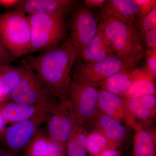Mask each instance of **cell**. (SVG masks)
I'll use <instances>...</instances> for the list:
<instances>
[{"label":"cell","mask_w":156,"mask_h":156,"mask_svg":"<svg viewBox=\"0 0 156 156\" xmlns=\"http://www.w3.org/2000/svg\"><path fill=\"white\" fill-rule=\"evenodd\" d=\"M98 104L106 115L117 120L124 116V101L119 96L101 89L98 90Z\"/></svg>","instance_id":"18"},{"label":"cell","mask_w":156,"mask_h":156,"mask_svg":"<svg viewBox=\"0 0 156 156\" xmlns=\"http://www.w3.org/2000/svg\"><path fill=\"white\" fill-rule=\"evenodd\" d=\"M146 67L154 77L156 75V48L149 49L145 52Z\"/></svg>","instance_id":"26"},{"label":"cell","mask_w":156,"mask_h":156,"mask_svg":"<svg viewBox=\"0 0 156 156\" xmlns=\"http://www.w3.org/2000/svg\"><path fill=\"white\" fill-rule=\"evenodd\" d=\"M136 65L114 55L101 61L80 65L75 70L73 80L96 87L109 77L133 69Z\"/></svg>","instance_id":"6"},{"label":"cell","mask_w":156,"mask_h":156,"mask_svg":"<svg viewBox=\"0 0 156 156\" xmlns=\"http://www.w3.org/2000/svg\"><path fill=\"white\" fill-rule=\"evenodd\" d=\"M114 55L115 54L110 45L104 36L102 32L98 28L95 35L83 50L78 58H82L84 59L85 63H89L101 61Z\"/></svg>","instance_id":"15"},{"label":"cell","mask_w":156,"mask_h":156,"mask_svg":"<svg viewBox=\"0 0 156 156\" xmlns=\"http://www.w3.org/2000/svg\"><path fill=\"white\" fill-rule=\"evenodd\" d=\"M45 124L46 134L50 139L65 145L76 133L80 126L67 98L60 100Z\"/></svg>","instance_id":"7"},{"label":"cell","mask_w":156,"mask_h":156,"mask_svg":"<svg viewBox=\"0 0 156 156\" xmlns=\"http://www.w3.org/2000/svg\"><path fill=\"white\" fill-rule=\"evenodd\" d=\"M139 10V20L151 11L156 8L155 0H135Z\"/></svg>","instance_id":"27"},{"label":"cell","mask_w":156,"mask_h":156,"mask_svg":"<svg viewBox=\"0 0 156 156\" xmlns=\"http://www.w3.org/2000/svg\"><path fill=\"white\" fill-rule=\"evenodd\" d=\"M77 1L73 0H21L16 10L27 15L42 14L61 15L72 12Z\"/></svg>","instance_id":"11"},{"label":"cell","mask_w":156,"mask_h":156,"mask_svg":"<svg viewBox=\"0 0 156 156\" xmlns=\"http://www.w3.org/2000/svg\"><path fill=\"white\" fill-rule=\"evenodd\" d=\"M98 90L75 80L71 81L66 98L79 123L91 118L98 106Z\"/></svg>","instance_id":"9"},{"label":"cell","mask_w":156,"mask_h":156,"mask_svg":"<svg viewBox=\"0 0 156 156\" xmlns=\"http://www.w3.org/2000/svg\"><path fill=\"white\" fill-rule=\"evenodd\" d=\"M130 111L140 119L146 120L151 116V112L146 108L140 97L129 98L127 102Z\"/></svg>","instance_id":"23"},{"label":"cell","mask_w":156,"mask_h":156,"mask_svg":"<svg viewBox=\"0 0 156 156\" xmlns=\"http://www.w3.org/2000/svg\"><path fill=\"white\" fill-rule=\"evenodd\" d=\"M107 139L103 134L93 132L88 136L87 149L91 153L98 154L106 146Z\"/></svg>","instance_id":"22"},{"label":"cell","mask_w":156,"mask_h":156,"mask_svg":"<svg viewBox=\"0 0 156 156\" xmlns=\"http://www.w3.org/2000/svg\"><path fill=\"white\" fill-rule=\"evenodd\" d=\"M0 113L8 122H22L50 114L44 109L11 101L3 105Z\"/></svg>","instance_id":"14"},{"label":"cell","mask_w":156,"mask_h":156,"mask_svg":"<svg viewBox=\"0 0 156 156\" xmlns=\"http://www.w3.org/2000/svg\"><path fill=\"white\" fill-rule=\"evenodd\" d=\"M106 1L105 0H85L83 5L88 8H101L104 5Z\"/></svg>","instance_id":"32"},{"label":"cell","mask_w":156,"mask_h":156,"mask_svg":"<svg viewBox=\"0 0 156 156\" xmlns=\"http://www.w3.org/2000/svg\"><path fill=\"white\" fill-rule=\"evenodd\" d=\"M142 38L143 41L149 49L156 48V27L146 33Z\"/></svg>","instance_id":"29"},{"label":"cell","mask_w":156,"mask_h":156,"mask_svg":"<svg viewBox=\"0 0 156 156\" xmlns=\"http://www.w3.org/2000/svg\"><path fill=\"white\" fill-rule=\"evenodd\" d=\"M118 154L117 151L114 149L106 150L104 151L103 152L100 154H98L95 156H118Z\"/></svg>","instance_id":"33"},{"label":"cell","mask_w":156,"mask_h":156,"mask_svg":"<svg viewBox=\"0 0 156 156\" xmlns=\"http://www.w3.org/2000/svg\"><path fill=\"white\" fill-rule=\"evenodd\" d=\"M24 71L22 63L0 65V101L10 100L12 92L19 83Z\"/></svg>","instance_id":"16"},{"label":"cell","mask_w":156,"mask_h":156,"mask_svg":"<svg viewBox=\"0 0 156 156\" xmlns=\"http://www.w3.org/2000/svg\"><path fill=\"white\" fill-rule=\"evenodd\" d=\"M66 145L50 139L40 130L23 151L24 156H64Z\"/></svg>","instance_id":"13"},{"label":"cell","mask_w":156,"mask_h":156,"mask_svg":"<svg viewBox=\"0 0 156 156\" xmlns=\"http://www.w3.org/2000/svg\"><path fill=\"white\" fill-rule=\"evenodd\" d=\"M140 98L143 104L149 110L155 107L156 99L154 95H147Z\"/></svg>","instance_id":"30"},{"label":"cell","mask_w":156,"mask_h":156,"mask_svg":"<svg viewBox=\"0 0 156 156\" xmlns=\"http://www.w3.org/2000/svg\"><path fill=\"white\" fill-rule=\"evenodd\" d=\"M0 156H20V154L15 153L9 151L0 152Z\"/></svg>","instance_id":"34"},{"label":"cell","mask_w":156,"mask_h":156,"mask_svg":"<svg viewBox=\"0 0 156 156\" xmlns=\"http://www.w3.org/2000/svg\"><path fill=\"white\" fill-rule=\"evenodd\" d=\"M15 60L16 58L11 55L3 44L0 36V65L11 64Z\"/></svg>","instance_id":"28"},{"label":"cell","mask_w":156,"mask_h":156,"mask_svg":"<svg viewBox=\"0 0 156 156\" xmlns=\"http://www.w3.org/2000/svg\"><path fill=\"white\" fill-rule=\"evenodd\" d=\"M154 78L145 68L134 69L132 70V82L126 95L132 98L154 95Z\"/></svg>","instance_id":"17"},{"label":"cell","mask_w":156,"mask_h":156,"mask_svg":"<svg viewBox=\"0 0 156 156\" xmlns=\"http://www.w3.org/2000/svg\"><path fill=\"white\" fill-rule=\"evenodd\" d=\"M68 156H87L86 148L73 137L66 144Z\"/></svg>","instance_id":"25"},{"label":"cell","mask_w":156,"mask_h":156,"mask_svg":"<svg viewBox=\"0 0 156 156\" xmlns=\"http://www.w3.org/2000/svg\"><path fill=\"white\" fill-rule=\"evenodd\" d=\"M6 122L7 121L0 113V132L5 130V127Z\"/></svg>","instance_id":"35"},{"label":"cell","mask_w":156,"mask_h":156,"mask_svg":"<svg viewBox=\"0 0 156 156\" xmlns=\"http://www.w3.org/2000/svg\"><path fill=\"white\" fill-rule=\"evenodd\" d=\"M99 24L89 8L77 2L72 11L69 37L75 51L76 60L97 33Z\"/></svg>","instance_id":"8"},{"label":"cell","mask_w":156,"mask_h":156,"mask_svg":"<svg viewBox=\"0 0 156 156\" xmlns=\"http://www.w3.org/2000/svg\"><path fill=\"white\" fill-rule=\"evenodd\" d=\"M138 30L142 37L144 35L156 27V8L149 12L143 18L139 20Z\"/></svg>","instance_id":"24"},{"label":"cell","mask_w":156,"mask_h":156,"mask_svg":"<svg viewBox=\"0 0 156 156\" xmlns=\"http://www.w3.org/2000/svg\"><path fill=\"white\" fill-rule=\"evenodd\" d=\"M99 124L105 136L112 140H120L125 136L126 130L124 126L118 120L108 115L100 117Z\"/></svg>","instance_id":"20"},{"label":"cell","mask_w":156,"mask_h":156,"mask_svg":"<svg viewBox=\"0 0 156 156\" xmlns=\"http://www.w3.org/2000/svg\"><path fill=\"white\" fill-rule=\"evenodd\" d=\"M101 19L112 18L136 27L139 10L135 0H108L100 8Z\"/></svg>","instance_id":"12"},{"label":"cell","mask_w":156,"mask_h":156,"mask_svg":"<svg viewBox=\"0 0 156 156\" xmlns=\"http://www.w3.org/2000/svg\"><path fill=\"white\" fill-rule=\"evenodd\" d=\"M98 28L120 58L136 65L145 55L142 37L136 27L107 18L101 20Z\"/></svg>","instance_id":"2"},{"label":"cell","mask_w":156,"mask_h":156,"mask_svg":"<svg viewBox=\"0 0 156 156\" xmlns=\"http://www.w3.org/2000/svg\"><path fill=\"white\" fill-rule=\"evenodd\" d=\"M133 69L117 73L104 81L99 86L115 95H126L132 82Z\"/></svg>","instance_id":"19"},{"label":"cell","mask_w":156,"mask_h":156,"mask_svg":"<svg viewBox=\"0 0 156 156\" xmlns=\"http://www.w3.org/2000/svg\"><path fill=\"white\" fill-rule=\"evenodd\" d=\"M21 0H0V6L5 9L15 10L20 4Z\"/></svg>","instance_id":"31"},{"label":"cell","mask_w":156,"mask_h":156,"mask_svg":"<svg viewBox=\"0 0 156 156\" xmlns=\"http://www.w3.org/2000/svg\"><path fill=\"white\" fill-rule=\"evenodd\" d=\"M50 115H45L13 123L5 130V143L8 150L15 153L23 152L47 122Z\"/></svg>","instance_id":"10"},{"label":"cell","mask_w":156,"mask_h":156,"mask_svg":"<svg viewBox=\"0 0 156 156\" xmlns=\"http://www.w3.org/2000/svg\"><path fill=\"white\" fill-rule=\"evenodd\" d=\"M154 144L149 132L140 130L134 141V156H154Z\"/></svg>","instance_id":"21"},{"label":"cell","mask_w":156,"mask_h":156,"mask_svg":"<svg viewBox=\"0 0 156 156\" xmlns=\"http://www.w3.org/2000/svg\"><path fill=\"white\" fill-rule=\"evenodd\" d=\"M27 17L31 30L29 55L54 48L69 38L67 24L62 15L37 14Z\"/></svg>","instance_id":"3"},{"label":"cell","mask_w":156,"mask_h":156,"mask_svg":"<svg viewBox=\"0 0 156 156\" xmlns=\"http://www.w3.org/2000/svg\"><path fill=\"white\" fill-rule=\"evenodd\" d=\"M76 60L74 48L69 38L61 44L36 56H24L21 63L31 69L58 99L66 98L70 84V72Z\"/></svg>","instance_id":"1"},{"label":"cell","mask_w":156,"mask_h":156,"mask_svg":"<svg viewBox=\"0 0 156 156\" xmlns=\"http://www.w3.org/2000/svg\"><path fill=\"white\" fill-rule=\"evenodd\" d=\"M22 63L24 66L23 74L12 92L10 100L40 108L51 114L57 108L60 99L39 80L31 69Z\"/></svg>","instance_id":"5"},{"label":"cell","mask_w":156,"mask_h":156,"mask_svg":"<svg viewBox=\"0 0 156 156\" xmlns=\"http://www.w3.org/2000/svg\"><path fill=\"white\" fill-rule=\"evenodd\" d=\"M0 36L11 55L15 58L29 55L31 30L28 17L18 10L0 14Z\"/></svg>","instance_id":"4"}]
</instances>
